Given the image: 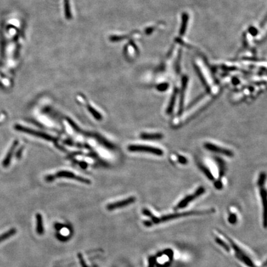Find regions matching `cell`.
Returning a JSON list of instances; mask_svg holds the SVG:
<instances>
[{"mask_svg": "<svg viewBox=\"0 0 267 267\" xmlns=\"http://www.w3.org/2000/svg\"><path fill=\"white\" fill-rule=\"evenodd\" d=\"M205 191V189L203 187H200L199 189H197L196 191L194 192V194L189 195L186 196L184 199H182L180 202L175 206V210L181 209L185 208L190 202H191L192 200L196 199V198L199 197L201 195H202Z\"/></svg>", "mask_w": 267, "mask_h": 267, "instance_id": "cell-4", "label": "cell"}, {"mask_svg": "<svg viewBox=\"0 0 267 267\" xmlns=\"http://www.w3.org/2000/svg\"><path fill=\"white\" fill-rule=\"evenodd\" d=\"M56 178H71V179H75L78 181H80L81 182L87 184H89L91 182L90 180H88L87 179H85V178L81 177V176H78L77 175H74L72 172H70V171H60V172H58V173H57L56 175H55L48 176L46 178V180L48 181H51L54 180Z\"/></svg>", "mask_w": 267, "mask_h": 267, "instance_id": "cell-3", "label": "cell"}, {"mask_svg": "<svg viewBox=\"0 0 267 267\" xmlns=\"http://www.w3.org/2000/svg\"><path fill=\"white\" fill-rule=\"evenodd\" d=\"M36 233L38 234L42 235L44 233V228L43 225V219L42 216L40 213H37L36 215Z\"/></svg>", "mask_w": 267, "mask_h": 267, "instance_id": "cell-12", "label": "cell"}, {"mask_svg": "<svg viewBox=\"0 0 267 267\" xmlns=\"http://www.w3.org/2000/svg\"><path fill=\"white\" fill-rule=\"evenodd\" d=\"M228 221L231 224H235L237 222V216L234 213H230L228 217Z\"/></svg>", "mask_w": 267, "mask_h": 267, "instance_id": "cell-21", "label": "cell"}, {"mask_svg": "<svg viewBox=\"0 0 267 267\" xmlns=\"http://www.w3.org/2000/svg\"><path fill=\"white\" fill-rule=\"evenodd\" d=\"M128 150L130 151L147 152L157 156H162L163 155V151L160 148L148 145H130L128 147Z\"/></svg>", "mask_w": 267, "mask_h": 267, "instance_id": "cell-2", "label": "cell"}, {"mask_svg": "<svg viewBox=\"0 0 267 267\" xmlns=\"http://www.w3.org/2000/svg\"><path fill=\"white\" fill-rule=\"evenodd\" d=\"M205 148L209 151H211L212 152H215V153L220 154L221 155H223L226 157H231L233 156V152L225 148H222L221 147L217 146L216 145H214L211 143H205L204 145Z\"/></svg>", "mask_w": 267, "mask_h": 267, "instance_id": "cell-6", "label": "cell"}, {"mask_svg": "<svg viewBox=\"0 0 267 267\" xmlns=\"http://www.w3.org/2000/svg\"><path fill=\"white\" fill-rule=\"evenodd\" d=\"M156 262H157V257L151 256L148 258V267H155L156 265Z\"/></svg>", "mask_w": 267, "mask_h": 267, "instance_id": "cell-22", "label": "cell"}, {"mask_svg": "<svg viewBox=\"0 0 267 267\" xmlns=\"http://www.w3.org/2000/svg\"><path fill=\"white\" fill-rule=\"evenodd\" d=\"M142 213H143L144 215L147 216V217H150L151 218L154 217V215H152L151 212L150 210H148L147 209V208H144V209L142 210Z\"/></svg>", "mask_w": 267, "mask_h": 267, "instance_id": "cell-26", "label": "cell"}, {"mask_svg": "<svg viewBox=\"0 0 267 267\" xmlns=\"http://www.w3.org/2000/svg\"><path fill=\"white\" fill-rule=\"evenodd\" d=\"M14 127H15V129L17 130L23 132H26V133L29 134H30V135H32V136H35L36 137H41V138H43V139H45V140H53V141H54L55 140V139H54L53 137L47 134H45V133L40 132H39V131H36V130H32L31 129H29L27 127H24V126H21V125L17 124V125H16L14 126Z\"/></svg>", "mask_w": 267, "mask_h": 267, "instance_id": "cell-5", "label": "cell"}, {"mask_svg": "<svg viewBox=\"0 0 267 267\" xmlns=\"http://www.w3.org/2000/svg\"><path fill=\"white\" fill-rule=\"evenodd\" d=\"M187 20H188L187 16L186 14H184L182 16V26H181V30H180V33L181 35H182L186 31Z\"/></svg>", "mask_w": 267, "mask_h": 267, "instance_id": "cell-18", "label": "cell"}, {"mask_svg": "<svg viewBox=\"0 0 267 267\" xmlns=\"http://www.w3.org/2000/svg\"><path fill=\"white\" fill-rule=\"evenodd\" d=\"M144 223L145 226H147V227L151 226H152V225L154 224L153 223H152L151 221H145L144 222Z\"/></svg>", "mask_w": 267, "mask_h": 267, "instance_id": "cell-30", "label": "cell"}, {"mask_svg": "<svg viewBox=\"0 0 267 267\" xmlns=\"http://www.w3.org/2000/svg\"><path fill=\"white\" fill-rule=\"evenodd\" d=\"M260 196L262 197V200L263 203V224L264 227L266 228V213H265V203L266 202V191L264 189L261 188L260 189Z\"/></svg>", "mask_w": 267, "mask_h": 267, "instance_id": "cell-13", "label": "cell"}, {"mask_svg": "<svg viewBox=\"0 0 267 267\" xmlns=\"http://www.w3.org/2000/svg\"><path fill=\"white\" fill-rule=\"evenodd\" d=\"M56 237H57V238H58L59 240H60L61 241H66L67 240L69 239V238L64 237V236H62V235L60 234H56Z\"/></svg>", "mask_w": 267, "mask_h": 267, "instance_id": "cell-27", "label": "cell"}, {"mask_svg": "<svg viewBox=\"0 0 267 267\" xmlns=\"http://www.w3.org/2000/svg\"><path fill=\"white\" fill-rule=\"evenodd\" d=\"M213 212V210H200V211H190V212H186L183 213H177L174 214H169L167 215H165L161 218H157L155 217H153L151 218V222L153 224H158L162 222L169 221L171 220H175L176 218H179L183 217H187V216H191V215H203V214H207Z\"/></svg>", "mask_w": 267, "mask_h": 267, "instance_id": "cell-1", "label": "cell"}, {"mask_svg": "<svg viewBox=\"0 0 267 267\" xmlns=\"http://www.w3.org/2000/svg\"><path fill=\"white\" fill-rule=\"evenodd\" d=\"M178 161L179 162H180L181 164H186L187 162V159L184 157H181V156H179L178 157Z\"/></svg>", "mask_w": 267, "mask_h": 267, "instance_id": "cell-29", "label": "cell"}, {"mask_svg": "<svg viewBox=\"0 0 267 267\" xmlns=\"http://www.w3.org/2000/svg\"><path fill=\"white\" fill-rule=\"evenodd\" d=\"M214 185H215V187H216V189H221L223 187V184L220 181H218L215 182Z\"/></svg>", "mask_w": 267, "mask_h": 267, "instance_id": "cell-28", "label": "cell"}, {"mask_svg": "<svg viewBox=\"0 0 267 267\" xmlns=\"http://www.w3.org/2000/svg\"><path fill=\"white\" fill-rule=\"evenodd\" d=\"M178 90L177 88H175V90H174L172 96L171 97V99L169 100V105L167 107L166 109V113L168 114H171L172 113L173 109H174V107L176 103V98L178 96Z\"/></svg>", "mask_w": 267, "mask_h": 267, "instance_id": "cell-9", "label": "cell"}, {"mask_svg": "<svg viewBox=\"0 0 267 267\" xmlns=\"http://www.w3.org/2000/svg\"><path fill=\"white\" fill-rule=\"evenodd\" d=\"M87 107L88 110L90 111V113L92 114V115L95 118V119L97 120H101L102 119V116L101 114L97 111L95 110L93 108H92L90 105H88Z\"/></svg>", "mask_w": 267, "mask_h": 267, "instance_id": "cell-17", "label": "cell"}, {"mask_svg": "<svg viewBox=\"0 0 267 267\" xmlns=\"http://www.w3.org/2000/svg\"><path fill=\"white\" fill-rule=\"evenodd\" d=\"M265 181H266V174L265 173H261L258 180V185L260 187H262L264 185Z\"/></svg>", "mask_w": 267, "mask_h": 267, "instance_id": "cell-20", "label": "cell"}, {"mask_svg": "<svg viewBox=\"0 0 267 267\" xmlns=\"http://www.w3.org/2000/svg\"><path fill=\"white\" fill-rule=\"evenodd\" d=\"M17 144H18V141H17V140H16V141L14 142V143H13L12 145L11 146V147L9 151H8V154H7V155H6V157L5 160H4L3 162V166L6 167V166H8L9 165V163H10V161H11V160L12 156V155H13V152H14V151L16 147H17Z\"/></svg>", "mask_w": 267, "mask_h": 267, "instance_id": "cell-11", "label": "cell"}, {"mask_svg": "<svg viewBox=\"0 0 267 267\" xmlns=\"http://www.w3.org/2000/svg\"><path fill=\"white\" fill-rule=\"evenodd\" d=\"M215 241L218 244H219L220 246H221L223 249H224L226 251H230V247H229V246L222 239H220L219 238H216Z\"/></svg>", "mask_w": 267, "mask_h": 267, "instance_id": "cell-19", "label": "cell"}, {"mask_svg": "<svg viewBox=\"0 0 267 267\" xmlns=\"http://www.w3.org/2000/svg\"><path fill=\"white\" fill-rule=\"evenodd\" d=\"M136 201V197H130L126 199L122 200L116 202L112 203L110 204H108L106 206V208L109 211H112L114 210L121 208L124 206H126L127 205H129L132 203H133Z\"/></svg>", "mask_w": 267, "mask_h": 267, "instance_id": "cell-7", "label": "cell"}, {"mask_svg": "<svg viewBox=\"0 0 267 267\" xmlns=\"http://www.w3.org/2000/svg\"><path fill=\"white\" fill-rule=\"evenodd\" d=\"M216 161L217 162V164L219 167V173H220V177H222L224 175L225 172V164L223 160L219 158H215Z\"/></svg>", "mask_w": 267, "mask_h": 267, "instance_id": "cell-15", "label": "cell"}, {"mask_svg": "<svg viewBox=\"0 0 267 267\" xmlns=\"http://www.w3.org/2000/svg\"><path fill=\"white\" fill-rule=\"evenodd\" d=\"M188 79L186 76H184L182 79V85L180 92V100H179V111L178 114L181 115L184 111V97H185V92L187 88Z\"/></svg>", "mask_w": 267, "mask_h": 267, "instance_id": "cell-8", "label": "cell"}, {"mask_svg": "<svg viewBox=\"0 0 267 267\" xmlns=\"http://www.w3.org/2000/svg\"><path fill=\"white\" fill-rule=\"evenodd\" d=\"M140 137L144 140H161L163 137V136L160 133H155V134L143 133L140 135Z\"/></svg>", "mask_w": 267, "mask_h": 267, "instance_id": "cell-10", "label": "cell"}, {"mask_svg": "<svg viewBox=\"0 0 267 267\" xmlns=\"http://www.w3.org/2000/svg\"><path fill=\"white\" fill-rule=\"evenodd\" d=\"M168 87H169V85H168L167 83L160 84V85H158L157 87V89L158 91H160V92H164V91H165V90H167V88H168Z\"/></svg>", "mask_w": 267, "mask_h": 267, "instance_id": "cell-24", "label": "cell"}, {"mask_svg": "<svg viewBox=\"0 0 267 267\" xmlns=\"http://www.w3.org/2000/svg\"><path fill=\"white\" fill-rule=\"evenodd\" d=\"M78 258H79V260L80 261V263H81V265L82 267H88L87 265V264H86V263H85V260H84V259L83 258L82 255L81 253H79L78 254Z\"/></svg>", "mask_w": 267, "mask_h": 267, "instance_id": "cell-25", "label": "cell"}, {"mask_svg": "<svg viewBox=\"0 0 267 267\" xmlns=\"http://www.w3.org/2000/svg\"><path fill=\"white\" fill-rule=\"evenodd\" d=\"M16 233V230L15 228L11 229V230H9L7 232L3 233V234H2L1 236H0V243H1V242H2L3 241L9 238L10 237L12 236Z\"/></svg>", "mask_w": 267, "mask_h": 267, "instance_id": "cell-14", "label": "cell"}, {"mask_svg": "<svg viewBox=\"0 0 267 267\" xmlns=\"http://www.w3.org/2000/svg\"><path fill=\"white\" fill-rule=\"evenodd\" d=\"M199 166H200V169L202 171V172L205 174V175L210 179V180H211V181H213V180H214V176H213V175L212 174V173H211V171H210L206 166H205L204 165H199Z\"/></svg>", "mask_w": 267, "mask_h": 267, "instance_id": "cell-16", "label": "cell"}, {"mask_svg": "<svg viewBox=\"0 0 267 267\" xmlns=\"http://www.w3.org/2000/svg\"><path fill=\"white\" fill-rule=\"evenodd\" d=\"M163 254H164V255H166L169 258V259L171 260H173V255H174V253H173V251L171 250V249H166V250H165L164 251H163Z\"/></svg>", "mask_w": 267, "mask_h": 267, "instance_id": "cell-23", "label": "cell"}]
</instances>
